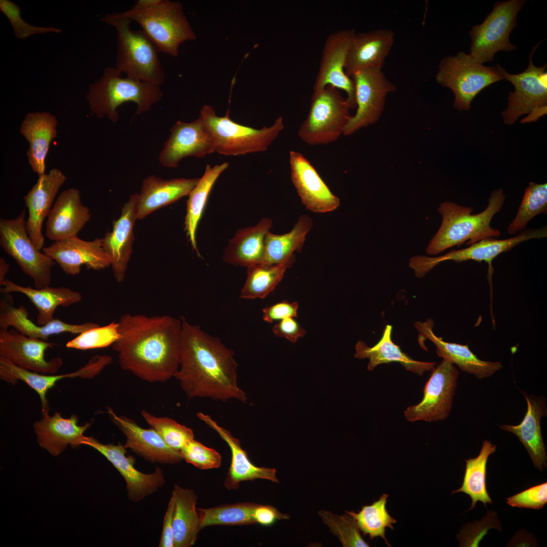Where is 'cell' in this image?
Segmentation results:
<instances>
[{
  "label": "cell",
  "instance_id": "cell-1",
  "mask_svg": "<svg viewBox=\"0 0 547 547\" xmlns=\"http://www.w3.org/2000/svg\"><path fill=\"white\" fill-rule=\"evenodd\" d=\"M117 323L119 336L112 347L122 369L149 382L174 377L180 364L181 318L127 312Z\"/></svg>",
  "mask_w": 547,
  "mask_h": 547
},
{
  "label": "cell",
  "instance_id": "cell-2",
  "mask_svg": "<svg viewBox=\"0 0 547 547\" xmlns=\"http://www.w3.org/2000/svg\"><path fill=\"white\" fill-rule=\"evenodd\" d=\"M182 337L179 367L174 375L187 397L246 403L237 381V363L232 349L218 337L181 317Z\"/></svg>",
  "mask_w": 547,
  "mask_h": 547
},
{
  "label": "cell",
  "instance_id": "cell-3",
  "mask_svg": "<svg viewBox=\"0 0 547 547\" xmlns=\"http://www.w3.org/2000/svg\"><path fill=\"white\" fill-rule=\"evenodd\" d=\"M505 199L501 188L494 190L487 207L481 212L473 214V209L452 202L441 203L438 209L442 221L437 232L426 249L429 255H436L453 247L465 244L470 246L489 238H497L501 232L492 227L491 221L500 211Z\"/></svg>",
  "mask_w": 547,
  "mask_h": 547
},
{
  "label": "cell",
  "instance_id": "cell-4",
  "mask_svg": "<svg viewBox=\"0 0 547 547\" xmlns=\"http://www.w3.org/2000/svg\"><path fill=\"white\" fill-rule=\"evenodd\" d=\"M163 97L161 85L128 76L123 77L115 67H106L102 76L91 83L86 98L91 112L98 118L107 116L113 123L119 118L118 107L127 102L137 104L136 114L150 109Z\"/></svg>",
  "mask_w": 547,
  "mask_h": 547
},
{
  "label": "cell",
  "instance_id": "cell-5",
  "mask_svg": "<svg viewBox=\"0 0 547 547\" xmlns=\"http://www.w3.org/2000/svg\"><path fill=\"white\" fill-rule=\"evenodd\" d=\"M101 20L117 31L116 68L127 76L161 85L165 73L160 60L159 51L142 30L131 28V21L120 13L107 14Z\"/></svg>",
  "mask_w": 547,
  "mask_h": 547
},
{
  "label": "cell",
  "instance_id": "cell-6",
  "mask_svg": "<svg viewBox=\"0 0 547 547\" xmlns=\"http://www.w3.org/2000/svg\"><path fill=\"white\" fill-rule=\"evenodd\" d=\"M120 13L125 19L139 24L159 52L174 57L178 55L181 44L196 38L178 1L157 0L151 5H134Z\"/></svg>",
  "mask_w": 547,
  "mask_h": 547
},
{
  "label": "cell",
  "instance_id": "cell-7",
  "mask_svg": "<svg viewBox=\"0 0 547 547\" xmlns=\"http://www.w3.org/2000/svg\"><path fill=\"white\" fill-rule=\"evenodd\" d=\"M200 117L211 135L214 152L225 155H239L266 150L283 130L282 116L273 125L256 129L233 121L227 110L223 116L216 115L213 108L205 105Z\"/></svg>",
  "mask_w": 547,
  "mask_h": 547
},
{
  "label": "cell",
  "instance_id": "cell-8",
  "mask_svg": "<svg viewBox=\"0 0 547 547\" xmlns=\"http://www.w3.org/2000/svg\"><path fill=\"white\" fill-rule=\"evenodd\" d=\"M350 104L339 90L332 86L314 91L307 115L297 134L306 144L326 145L343 135L351 115Z\"/></svg>",
  "mask_w": 547,
  "mask_h": 547
},
{
  "label": "cell",
  "instance_id": "cell-9",
  "mask_svg": "<svg viewBox=\"0 0 547 547\" xmlns=\"http://www.w3.org/2000/svg\"><path fill=\"white\" fill-rule=\"evenodd\" d=\"M437 82L454 94L453 106L468 110L474 97L483 89L504 77L496 66H486L461 51L441 60Z\"/></svg>",
  "mask_w": 547,
  "mask_h": 547
},
{
  "label": "cell",
  "instance_id": "cell-10",
  "mask_svg": "<svg viewBox=\"0 0 547 547\" xmlns=\"http://www.w3.org/2000/svg\"><path fill=\"white\" fill-rule=\"evenodd\" d=\"M523 0L495 3L492 11L480 25L472 27L470 55L483 64L492 61L495 54L501 51L510 52L517 49L509 36L517 25V15L525 4Z\"/></svg>",
  "mask_w": 547,
  "mask_h": 547
},
{
  "label": "cell",
  "instance_id": "cell-11",
  "mask_svg": "<svg viewBox=\"0 0 547 547\" xmlns=\"http://www.w3.org/2000/svg\"><path fill=\"white\" fill-rule=\"evenodd\" d=\"M25 210L15 218L0 219V245L30 278L35 288L50 286L55 262L42 253L32 243L26 228Z\"/></svg>",
  "mask_w": 547,
  "mask_h": 547
},
{
  "label": "cell",
  "instance_id": "cell-12",
  "mask_svg": "<svg viewBox=\"0 0 547 547\" xmlns=\"http://www.w3.org/2000/svg\"><path fill=\"white\" fill-rule=\"evenodd\" d=\"M539 43L529 56V63L525 70L518 74L508 73L500 65L496 67L506 80L514 86L515 90L510 92L507 108L502 112L504 123L512 125L522 115L530 113L528 122L536 121L545 114L547 105L546 64L536 67L532 62V56Z\"/></svg>",
  "mask_w": 547,
  "mask_h": 547
},
{
  "label": "cell",
  "instance_id": "cell-13",
  "mask_svg": "<svg viewBox=\"0 0 547 547\" xmlns=\"http://www.w3.org/2000/svg\"><path fill=\"white\" fill-rule=\"evenodd\" d=\"M546 237V226L536 229L526 228L511 238L503 240H498L495 238H487L466 248L451 250L441 256H414L410 259L409 265L414 270L415 276L418 278L424 277L438 264L450 260L455 263L468 260L485 261L489 264V272L492 273L491 263L499 255L510 251L523 242L533 239H540Z\"/></svg>",
  "mask_w": 547,
  "mask_h": 547
},
{
  "label": "cell",
  "instance_id": "cell-14",
  "mask_svg": "<svg viewBox=\"0 0 547 547\" xmlns=\"http://www.w3.org/2000/svg\"><path fill=\"white\" fill-rule=\"evenodd\" d=\"M351 78L355 86L357 110L344 129V136L375 123L383 112L386 96L396 90V86L386 77L382 69L359 70Z\"/></svg>",
  "mask_w": 547,
  "mask_h": 547
},
{
  "label": "cell",
  "instance_id": "cell-15",
  "mask_svg": "<svg viewBox=\"0 0 547 547\" xmlns=\"http://www.w3.org/2000/svg\"><path fill=\"white\" fill-rule=\"evenodd\" d=\"M432 371L421 401L404 411L408 421H437L445 419L450 414L459 372L454 364L444 359Z\"/></svg>",
  "mask_w": 547,
  "mask_h": 547
},
{
  "label": "cell",
  "instance_id": "cell-16",
  "mask_svg": "<svg viewBox=\"0 0 547 547\" xmlns=\"http://www.w3.org/2000/svg\"><path fill=\"white\" fill-rule=\"evenodd\" d=\"M356 32L354 29L340 30L328 35L323 49L313 91L327 86L344 91L351 109L356 108L354 82L345 72L346 54Z\"/></svg>",
  "mask_w": 547,
  "mask_h": 547
},
{
  "label": "cell",
  "instance_id": "cell-17",
  "mask_svg": "<svg viewBox=\"0 0 547 547\" xmlns=\"http://www.w3.org/2000/svg\"><path fill=\"white\" fill-rule=\"evenodd\" d=\"M83 445L89 446L103 455L118 471L126 483L128 498L137 502L155 492L165 484L161 468L156 467L151 474H144L134 467L135 459L127 456L124 445L119 443L103 444L92 437H86Z\"/></svg>",
  "mask_w": 547,
  "mask_h": 547
},
{
  "label": "cell",
  "instance_id": "cell-18",
  "mask_svg": "<svg viewBox=\"0 0 547 547\" xmlns=\"http://www.w3.org/2000/svg\"><path fill=\"white\" fill-rule=\"evenodd\" d=\"M54 343L24 335L14 329H0V357L26 370L44 374L56 373L63 364L60 357L45 359Z\"/></svg>",
  "mask_w": 547,
  "mask_h": 547
},
{
  "label": "cell",
  "instance_id": "cell-19",
  "mask_svg": "<svg viewBox=\"0 0 547 547\" xmlns=\"http://www.w3.org/2000/svg\"><path fill=\"white\" fill-rule=\"evenodd\" d=\"M42 250L67 275L80 274L82 265L95 270L111 265V259L103 247L102 238L86 241L75 236L54 242Z\"/></svg>",
  "mask_w": 547,
  "mask_h": 547
},
{
  "label": "cell",
  "instance_id": "cell-20",
  "mask_svg": "<svg viewBox=\"0 0 547 547\" xmlns=\"http://www.w3.org/2000/svg\"><path fill=\"white\" fill-rule=\"evenodd\" d=\"M112 362L111 357L96 355L78 370L66 374L54 375L34 372L18 367L9 360L0 357V378L14 384L18 380L26 383L38 395L42 405V414L49 412V406L46 395L58 381L63 378L81 377L91 378L98 374Z\"/></svg>",
  "mask_w": 547,
  "mask_h": 547
},
{
  "label": "cell",
  "instance_id": "cell-21",
  "mask_svg": "<svg viewBox=\"0 0 547 547\" xmlns=\"http://www.w3.org/2000/svg\"><path fill=\"white\" fill-rule=\"evenodd\" d=\"M214 152L211 135L199 116L190 123L177 121L170 130L159 155L164 167L176 168L187 157L203 158Z\"/></svg>",
  "mask_w": 547,
  "mask_h": 547
},
{
  "label": "cell",
  "instance_id": "cell-22",
  "mask_svg": "<svg viewBox=\"0 0 547 547\" xmlns=\"http://www.w3.org/2000/svg\"><path fill=\"white\" fill-rule=\"evenodd\" d=\"M291 178L305 208L315 213L337 209L339 198L333 194L309 161L300 152L289 153Z\"/></svg>",
  "mask_w": 547,
  "mask_h": 547
},
{
  "label": "cell",
  "instance_id": "cell-23",
  "mask_svg": "<svg viewBox=\"0 0 547 547\" xmlns=\"http://www.w3.org/2000/svg\"><path fill=\"white\" fill-rule=\"evenodd\" d=\"M66 180V177L62 172L53 168L48 173L38 175L36 183L23 197L28 210L26 228L32 243L41 251L44 247L43 223Z\"/></svg>",
  "mask_w": 547,
  "mask_h": 547
},
{
  "label": "cell",
  "instance_id": "cell-24",
  "mask_svg": "<svg viewBox=\"0 0 547 547\" xmlns=\"http://www.w3.org/2000/svg\"><path fill=\"white\" fill-rule=\"evenodd\" d=\"M27 309L22 305H14L12 295L2 294L0 298V329L8 330L11 327L19 333L30 338L48 341L50 336L68 332L80 334L100 325L91 322L81 324L65 323L54 319L44 325L35 324L28 319Z\"/></svg>",
  "mask_w": 547,
  "mask_h": 547
},
{
  "label": "cell",
  "instance_id": "cell-25",
  "mask_svg": "<svg viewBox=\"0 0 547 547\" xmlns=\"http://www.w3.org/2000/svg\"><path fill=\"white\" fill-rule=\"evenodd\" d=\"M109 415L126 439L124 446L151 462L175 464L183 460L181 451L169 447L152 428H143L132 419L116 415L108 409Z\"/></svg>",
  "mask_w": 547,
  "mask_h": 547
},
{
  "label": "cell",
  "instance_id": "cell-26",
  "mask_svg": "<svg viewBox=\"0 0 547 547\" xmlns=\"http://www.w3.org/2000/svg\"><path fill=\"white\" fill-rule=\"evenodd\" d=\"M138 193L131 195L124 205L120 217L113 223L111 231L102 238V245L111 261V266L115 280L124 281L132 253L133 228L137 218Z\"/></svg>",
  "mask_w": 547,
  "mask_h": 547
},
{
  "label": "cell",
  "instance_id": "cell-27",
  "mask_svg": "<svg viewBox=\"0 0 547 547\" xmlns=\"http://www.w3.org/2000/svg\"><path fill=\"white\" fill-rule=\"evenodd\" d=\"M90 217L89 209L82 203L79 190L65 189L57 198L48 215L46 236L54 242L77 236Z\"/></svg>",
  "mask_w": 547,
  "mask_h": 547
},
{
  "label": "cell",
  "instance_id": "cell-28",
  "mask_svg": "<svg viewBox=\"0 0 547 547\" xmlns=\"http://www.w3.org/2000/svg\"><path fill=\"white\" fill-rule=\"evenodd\" d=\"M87 422L83 425L78 424V418L72 414L64 418L56 411L50 416L49 412L42 414V418L33 423V429L39 445L54 456L61 454L69 445L76 448L83 445L86 436L85 432L91 426Z\"/></svg>",
  "mask_w": 547,
  "mask_h": 547
},
{
  "label": "cell",
  "instance_id": "cell-29",
  "mask_svg": "<svg viewBox=\"0 0 547 547\" xmlns=\"http://www.w3.org/2000/svg\"><path fill=\"white\" fill-rule=\"evenodd\" d=\"M394 41L395 33L388 29L356 32L346 54L347 75L351 77L355 72L365 69H382Z\"/></svg>",
  "mask_w": 547,
  "mask_h": 547
},
{
  "label": "cell",
  "instance_id": "cell-30",
  "mask_svg": "<svg viewBox=\"0 0 547 547\" xmlns=\"http://www.w3.org/2000/svg\"><path fill=\"white\" fill-rule=\"evenodd\" d=\"M433 322L428 319L424 322H416L414 326L419 333V341L428 339L436 346L437 355L443 359L457 365L463 372L481 379L491 376L503 366L500 362L482 360L469 348L467 345L446 342L436 335L433 331Z\"/></svg>",
  "mask_w": 547,
  "mask_h": 547
},
{
  "label": "cell",
  "instance_id": "cell-31",
  "mask_svg": "<svg viewBox=\"0 0 547 547\" xmlns=\"http://www.w3.org/2000/svg\"><path fill=\"white\" fill-rule=\"evenodd\" d=\"M197 416L200 420L216 432L230 449L231 463L224 482V485L228 489H237L241 482L257 479L279 482L276 478V470L258 467L252 463L246 451L242 448L240 440L234 437L229 431L219 425L209 415L198 412Z\"/></svg>",
  "mask_w": 547,
  "mask_h": 547
},
{
  "label": "cell",
  "instance_id": "cell-32",
  "mask_svg": "<svg viewBox=\"0 0 547 547\" xmlns=\"http://www.w3.org/2000/svg\"><path fill=\"white\" fill-rule=\"evenodd\" d=\"M524 395L527 407L522 421L518 425L502 424L499 427L518 437L527 449L534 466L542 472L546 467L547 459L540 426L542 417L546 415V399L527 394Z\"/></svg>",
  "mask_w": 547,
  "mask_h": 547
},
{
  "label": "cell",
  "instance_id": "cell-33",
  "mask_svg": "<svg viewBox=\"0 0 547 547\" xmlns=\"http://www.w3.org/2000/svg\"><path fill=\"white\" fill-rule=\"evenodd\" d=\"M199 180L198 178L165 180L154 175L147 177L138 196L137 219H142L155 210L188 196Z\"/></svg>",
  "mask_w": 547,
  "mask_h": 547
},
{
  "label": "cell",
  "instance_id": "cell-34",
  "mask_svg": "<svg viewBox=\"0 0 547 547\" xmlns=\"http://www.w3.org/2000/svg\"><path fill=\"white\" fill-rule=\"evenodd\" d=\"M57 124L56 117L48 112H29L20 127V133L29 143L28 163L38 175L45 173V160L51 142L56 137Z\"/></svg>",
  "mask_w": 547,
  "mask_h": 547
},
{
  "label": "cell",
  "instance_id": "cell-35",
  "mask_svg": "<svg viewBox=\"0 0 547 547\" xmlns=\"http://www.w3.org/2000/svg\"><path fill=\"white\" fill-rule=\"evenodd\" d=\"M272 225L270 219L263 218L254 226L238 230L225 250L223 260L230 264L247 268L262 263L264 239Z\"/></svg>",
  "mask_w": 547,
  "mask_h": 547
},
{
  "label": "cell",
  "instance_id": "cell-36",
  "mask_svg": "<svg viewBox=\"0 0 547 547\" xmlns=\"http://www.w3.org/2000/svg\"><path fill=\"white\" fill-rule=\"evenodd\" d=\"M392 325H386L381 338L373 346L369 347L363 341H359L355 346V357L368 358L369 371L373 370L379 365L393 362L398 363L407 370L420 376L426 371H432L436 363L416 361L403 352L392 339Z\"/></svg>",
  "mask_w": 547,
  "mask_h": 547
},
{
  "label": "cell",
  "instance_id": "cell-37",
  "mask_svg": "<svg viewBox=\"0 0 547 547\" xmlns=\"http://www.w3.org/2000/svg\"><path fill=\"white\" fill-rule=\"evenodd\" d=\"M1 294L19 292L27 296L35 307L36 323L44 325L53 321L54 314L59 306H68L80 302L82 295L65 287L32 288L17 285L6 279L0 289Z\"/></svg>",
  "mask_w": 547,
  "mask_h": 547
},
{
  "label": "cell",
  "instance_id": "cell-38",
  "mask_svg": "<svg viewBox=\"0 0 547 547\" xmlns=\"http://www.w3.org/2000/svg\"><path fill=\"white\" fill-rule=\"evenodd\" d=\"M174 500L173 537L174 547L192 546L201 529L198 510L197 496L193 490L175 485L172 493Z\"/></svg>",
  "mask_w": 547,
  "mask_h": 547
},
{
  "label": "cell",
  "instance_id": "cell-39",
  "mask_svg": "<svg viewBox=\"0 0 547 547\" xmlns=\"http://www.w3.org/2000/svg\"><path fill=\"white\" fill-rule=\"evenodd\" d=\"M224 162L214 167L207 164L204 173L189 193L185 217V230L193 248L199 254L196 242V231L209 194L220 174L228 167Z\"/></svg>",
  "mask_w": 547,
  "mask_h": 547
},
{
  "label": "cell",
  "instance_id": "cell-40",
  "mask_svg": "<svg viewBox=\"0 0 547 547\" xmlns=\"http://www.w3.org/2000/svg\"><path fill=\"white\" fill-rule=\"evenodd\" d=\"M312 219L307 215L300 216L292 229L283 235L269 231L264 239V256L262 263L275 264L282 262L301 251L306 236L312 227Z\"/></svg>",
  "mask_w": 547,
  "mask_h": 547
},
{
  "label": "cell",
  "instance_id": "cell-41",
  "mask_svg": "<svg viewBox=\"0 0 547 547\" xmlns=\"http://www.w3.org/2000/svg\"><path fill=\"white\" fill-rule=\"evenodd\" d=\"M496 446L489 441L485 440L479 455L475 458L466 459V467L461 487L453 490L452 494L463 492L472 499V504L467 511L474 509L478 501L492 504V501L486 489V464L490 455L496 451Z\"/></svg>",
  "mask_w": 547,
  "mask_h": 547
},
{
  "label": "cell",
  "instance_id": "cell-42",
  "mask_svg": "<svg viewBox=\"0 0 547 547\" xmlns=\"http://www.w3.org/2000/svg\"><path fill=\"white\" fill-rule=\"evenodd\" d=\"M295 261L293 254L278 264L260 263L248 267L246 281L240 297L245 299L264 298L275 289L283 279L286 269Z\"/></svg>",
  "mask_w": 547,
  "mask_h": 547
},
{
  "label": "cell",
  "instance_id": "cell-43",
  "mask_svg": "<svg viewBox=\"0 0 547 547\" xmlns=\"http://www.w3.org/2000/svg\"><path fill=\"white\" fill-rule=\"evenodd\" d=\"M388 495L384 493L373 503L363 505L358 513L346 511L355 520L359 529L364 535H368L371 539L380 537L386 544L391 546L385 536L386 527L394 529L392 524L397 522L388 513L386 504Z\"/></svg>",
  "mask_w": 547,
  "mask_h": 547
},
{
  "label": "cell",
  "instance_id": "cell-44",
  "mask_svg": "<svg viewBox=\"0 0 547 547\" xmlns=\"http://www.w3.org/2000/svg\"><path fill=\"white\" fill-rule=\"evenodd\" d=\"M256 503L250 502L223 504L199 509L200 528L212 525H244L256 524L253 510Z\"/></svg>",
  "mask_w": 547,
  "mask_h": 547
},
{
  "label": "cell",
  "instance_id": "cell-45",
  "mask_svg": "<svg viewBox=\"0 0 547 547\" xmlns=\"http://www.w3.org/2000/svg\"><path fill=\"white\" fill-rule=\"evenodd\" d=\"M547 213V184L530 182L526 187L513 221L507 231L514 235L525 229L529 222L535 216Z\"/></svg>",
  "mask_w": 547,
  "mask_h": 547
},
{
  "label": "cell",
  "instance_id": "cell-46",
  "mask_svg": "<svg viewBox=\"0 0 547 547\" xmlns=\"http://www.w3.org/2000/svg\"><path fill=\"white\" fill-rule=\"evenodd\" d=\"M141 414L147 423L162 437L171 448L181 451L183 447L194 439L193 431L174 420L158 417L143 410Z\"/></svg>",
  "mask_w": 547,
  "mask_h": 547
},
{
  "label": "cell",
  "instance_id": "cell-47",
  "mask_svg": "<svg viewBox=\"0 0 547 547\" xmlns=\"http://www.w3.org/2000/svg\"><path fill=\"white\" fill-rule=\"evenodd\" d=\"M330 531L337 536L344 547L369 546L362 538L354 519L348 514L339 516L325 510L318 513Z\"/></svg>",
  "mask_w": 547,
  "mask_h": 547
},
{
  "label": "cell",
  "instance_id": "cell-48",
  "mask_svg": "<svg viewBox=\"0 0 547 547\" xmlns=\"http://www.w3.org/2000/svg\"><path fill=\"white\" fill-rule=\"evenodd\" d=\"M119 336L118 324L114 322L87 330L67 342L68 348L81 350L105 347L113 344Z\"/></svg>",
  "mask_w": 547,
  "mask_h": 547
},
{
  "label": "cell",
  "instance_id": "cell-49",
  "mask_svg": "<svg viewBox=\"0 0 547 547\" xmlns=\"http://www.w3.org/2000/svg\"><path fill=\"white\" fill-rule=\"evenodd\" d=\"M0 10L10 21L15 36L25 39L37 33L47 32L60 33L62 30L53 27L36 26L25 22L21 17V9L17 5L9 0L0 1Z\"/></svg>",
  "mask_w": 547,
  "mask_h": 547
},
{
  "label": "cell",
  "instance_id": "cell-50",
  "mask_svg": "<svg viewBox=\"0 0 547 547\" xmlns=\"http://www.w3.org/2000/svg\"><path fill=\"white\" fill-rule=\"evenodd\" d=\"M181 453L183 459L202 470L218 468L221 464V456L219 453L194 439L183 447Z\"/></svg>",
  "mask_w": 547,
  "mask_h": 547
},
{
  "label": "cell",
  "instance_id": "cell-51",
  "mask_svg": "<svg viewBox=\"0 0 547 547\" xmlns=\"http://www.w3.org/2000/svg\"><path fill=\"white\" fill-rule=\"evenodd\" d=\"M506 499L507 503L513 507L541 509L547 502V483L532 486Z\"/></svg>",
  "mask_w": 547,
  "mask_h": 547
},
{
  "label": "cell",
  "instance_id": "cell-52",
  "mask_svg": "<svg viewBox=\"0 0 547 547\" xmlns=\"http://www.w3.org/2000/svg\"><path fill=\"white\" fill-rule=\"evenodd\" d=\"M298 308L297 302L282 301L263 308L262 318L264 321L271 323L287 318L297 317Z\"/></svg>",
  "mask_w": 547,
  "mask_h": 547
},
{
  "label": "cell",
  "instance_id": "cell-53",
  "mask_svg": "<svg viewBox=\"0 0 547 547\" xmlns=\"http://www.w3.org/2000/svg\"><path fill=\"white\" fill-rule=\"evenodd\" d=\"M273 333L278 337H284L292 342H295L305 334V330L293 318L280 320L272 327Z\"/></svg>",
  "mask_w": 547,
  "mask_h": 547
},
{
  "label": "cell",
  "instance_id": "cell-54",
  "mask_svg": "<svg viewBox=\"0 0 547 547\" xmlns=\"http://www.w3.org/2000/svg\"><path fill=\"white\" fill-rule=\"evenodd\" d=\"M253 515L256 524L263 526H270L277 520L290 518L289 514H282L272 506L259 504H256Z\"/></svg>",
  "mask_w": 547,
  "mask_h": 547
},
{
  "label": "cell",
  "instance_id": "cell-55",
  "mask_svg": "<svg viewBox=\"0 0 547 547\" xmlns=\"http://www.w3.org/2000/svg\"><path fill=\"white\" fill-rule=\"evenodd\" d=\"M174 513V500L171 496L164 516L160 547H174L173 530Z\"/></svg>",
  "mask_w": 547,
  "mask_h": 547
},
{
  "label": "cell",
  "instance_id": "cell-56",
  "mask_svg": "<svg viewBox=\"0 0 547 547\" xmlns=\"http://www.w3.org/2000/svg\"><path fill=\"white\" fill-rule=\"evenodd\" d=\"M9 264L7 263L5 260L1 257L0 258V285L3 286V284L6 280V276L9 271Z\"/></svg>",
  "mask_w": 547,
  "mask_h": 547
}]
</instances>
